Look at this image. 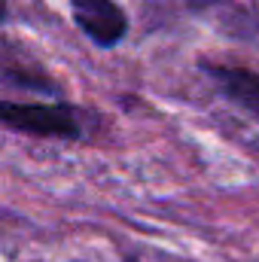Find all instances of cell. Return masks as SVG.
<instances>
[{"label": "cell", "instance_id": "cell-1", "mask_svg": "<svg viewBox=\"0 0 259 262\" xmlns=\"http://www.w3.org/2000/svg\"><path fill=\"white\" fill-rule=\"evenodd\" d=\"M0 128L40 140H82L85 125L64 101H6L0 98Z\"/></svg>", "mask_w": 259, "mask_h": 262}, {"label": "cell", "instance_id": "cell-2", "mask_svg": "<svg viewBox=\"0 0 259 262\" xmlns=\"http://www.w3.org/2000/svg\"><path fill=\"white\" fill-rule=\"evenodd\" d=\"M70 15L98 49H113L128 37V15L116 0H70Z\"/></svg>", "mask_w": 259, "mask_h": 262}, {"label": "cell", "instance_id": "cell-3", "mask_svg": "<svg viewBox=\"0 0 259 262\" xmlns=\"http://www.w3.org/2000/svg\"><path fill=\"white\" fill-rule=\"evenodd\" d=\"M204 70L213 76V82L220 85V92L226 98H232L241 110H247L259 122V73L244 70V67H213V64H204Z\"/></svg>", "mask_w": 259, "mask_h": 262}, {"label": "cell", "instance_id": "cell-4", "mask_svg": "<svg viewBox=\"0 0 259 262\" xmlns=\"http://www.w3.org/2000/svg\"><path fill=\"white\" fill-rule=\"evenodd\" d=\"M0 79L9 82V85H18V89H28V92H37V95H61L58 82L52 76H46L43 70H21V67H6L0 70Z\"/></svg>", "mask_w": 259, "mask_h": 262}, {"label": "cell", "instance_id": "cell-5", "mask_svg": "<svg viewBox=\"0 0 259 262\" xmlns=\"http://www.w3.org/2000/svg\"><path fill=\"white\" fill-rule=\"evenodd\" d=\"M6 21H9V3H6V0H0V28H3Z\"/></svg>", "mask_w": 259, "mask_h": 262}, {"label": "cell", "instance_id": "cell-6", "mask_svg": "<svg viewBox=\"0 0 259 262\" xmlns=\"http://www.w3.org/2000/svg\"><path fill=\"white\" fill-rule=\"evenodd\" d=\"M207 3H210V0H192V6H195V9H201V6H207Z\"/></svg>", "mask_w": 259, "mask_h": 262}]
</instances>
